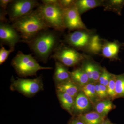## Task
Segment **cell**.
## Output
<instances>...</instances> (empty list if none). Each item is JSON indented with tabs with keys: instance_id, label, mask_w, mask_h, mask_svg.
I'll return each instance as SVG.
<instances>
[{
	"instance_id": "obj_1",
	"label": "cell",
	"mask_w": 124,
	"mask_h": 124,
	"mask_svg": "<svg viewBox=\"0 0 124 124\" xmlns=\"http://www.w3.org/2000/svg\"><path fill=\"white\" fill-rule=\"evenodd\" d=\"M60 32L47 29L38 33L26 43L36 57L45 63L60 45Z\"/></svg>"
},
{
	"instance_id": "obj_2",
	"label": "cell",
	"mask_w": 124,
	"mask_h": 124,
	"mask_svg": "<svg viewBox=\"0 0 124 124\" xmlns=\"http://www.w3.org/2000/svg\"><path fill=\"white\" fill-rule=\"evenodd\" d=\"M22 42L26 43L43 30L50 28L37 9L13 22Z\"/></svg>"
},
{
	"instance_id": "obj_3",
	"label": "cell",
	"mask_w": 124,
	"mask_h": 124,
	"mask_svg": "<svg viewBox=\"0 0 124 124\" xmlns=\"http://www.w3.org/2000/svg\"><path fill=\"white\" fill-rule=\"evenodd\" d=\"M36 9L50 28L60 32L66 29L64 22V10L59 2L54 5L40 4Z\"/></svg>"
},
{
	"instance_id": "obj_4",
	"label": "cell",
	"mask_w": 124,
	"mask_h": 124,
	"mask_svg": "<svg viewBox=\"0 0 124 124\" xmlns=\"http://www.w3.org/2000/svg\"><path fill=\"white\" fill-rule=\"evenodd\" d=\"M11 64L18 75L21 77L36 76L40 70L53 68L41 66L31 54H25L21 51H19L13 58Z\"/></svg>"
},
{
	"instance_id": "obj_5",
	"label": "cell",
	"mask_w": 124,
	"mask_h": 124,
	"mask_svg": "<svg viewBox=\"0 0 124 124\" xmlns=\"http://www.w3.org/2000/svg\"><path fill=\"white\" fill-rule=\"evenodd\" d=\"M85 54L62 43L54 51L51 57L67 67H72L81 63Z\"/></svg>"
},
{
	"instance_id": "obj_6",
	"label": "cell",
	"mask_w": 124,
	"mask_h": 124,
	"mask_svg": "<svg viewBox=\"0 0 124 124\" xmlns=\"http://www.w3.org/2000/svg\"><path fill=\"white\" fill-rule=\"evenodd\" d=\"M17 78L15 79L13 77L11 78L10 86L11 91H17L26 97H31L44 90L41 76L33 79Z\"/></svg>"
},
{
	"instance_id": "obj_7",
	"label": "cell",
	"mask_w": 124,
	"mask_h": 124,
	"mask_svg": "<svg viewBox=\"0 0 124 124\" xmlns=\"http://www.w3.org/2000/svg\"><path fill=\"white\" fill-rule=\"evenodd\" d=\"M95 34V29L77 30L65 36L64 42L77 50L86 53L91 40Z\"/></svg>"
},
{
	"instance_id": "obj_8",
	"label": "cell",
	"mask_w": 124,
	"mask_h": 124,
	"mask_svg": "<svg viewBox=\"0 0 124 124\" xmlns=\"http://www.w3.org/2000/svg\"><path fill=\"white\" fill-rule=\"evenodd\" d=\"M39 4L35 0H13L7 7L9 18L13 22L31 13Z\"/></svg>"
},
{
	"instance_id": "obj_9",
	"label": "cell",
	"mask_w": 124,
	"mask_h": 124,
	"mask_svg": "<svg viewBox=\"0 0 124 124\" xmlns=\"http://www.w3.org/2000/svg\"><path fill=\"white\" fill-rule=\"evenodd\" d=\"M80 15L75 4L64 10V22L66 29L70 31L87 29L82 22Z\"/></svg>"
},
{
	"instance_id": "obj_10",
	"label": "cell",
	"mask_w": 124,
	"mask_h": 124,
	"mask_svg": "<svg viewBox=\"0 0 124 124\" xmlns=\"http://www.w3.org/2000/svg\"><path fill=\"white\" fill-rule=\"evenodd\" d=\"M19 33L13 25L0 22V40L1 45H7L10 48L15 49L17 43L21 41Z\"/></svg>"
},
{
	"instance_id": "obj_11",
	"label": "cell",
	"mask_w": 124,
	"mask_h": 124,
	"mask_svg": "<svg viewBox=\"0 0 124 124\" xmlns=\"http://www.w3.org/2000/svg\"><path fill=\"white\" fill-rule=\"evenodd\" d=\"M93 104L82 91H80L75 99L72 116H76L91 111Z\"/></svg>"
},
{
	"instance_id": "obj_12",
	"label": "cell",
	"mask_w": 124,
	"mask_h": 124,
	"mask_svg": "<svg viewBox=\"0 0 124 124\" xmlns=\"http://www.w3.org/2000/svg\"><path fill=\"white\" fill-rule=\"evenodd\" d=\"M124 44L117 40L113 42L104 40L101 55L112 60H120L119 54L120 49Z\"/></svg>"
},
{
	"instance_id": "obj_13",
	"label": "cell",
	"mask_w": 124,
	"mask_h": 124,
	"mask_svg": "<svg viewBox=\"0 0 124 124\" xmlns=\"http://www.w3.org/2000/svg\"><path fill=\"white\" fill-rule=\"evenodd\" d=\"M104 0H75V4L80 14L96 7L103 6Z\"/></svg>"
},
{
	"instance_id": "obj_14",
	"label": "cell",
	"mask_w": 124,
	"mask_h": 124,
	"mask_svg": "<svg viewBox=\"0 0 124 124\" xmlns=\"http://www.w3.org/2000/svg\"><path fill=\"white\" fill-rule=\"evenodd\" d=\"M71 79L70 71L67 67L60 62L56 61L54 75V80L55 85Z\"/></svg>"
},
{
	"instance_id": "obj_15",
	"label": "cell",
	"mask_w": 124,
	"mask_h": 124,
	"mask_svg": "<svg viewBox=\"0 0 124 124\" xmlns=\"http://www.w3.org/2000/svg\"><path fill=\"white\" fill-rule=\"evenodd\" d=\"M56 92H61L67 93L75 98L80 89L77 85L70 79L65 82L55 85Z\"/></svg>"
},
{
	"instance_id": "obj_16",
	"label": "cell",
	"mask_w": 124,
	"mask_h": 124,
	"mask_svg": "<svg viewBox=\"0 0 124 124\" xmlns=\"http://www.w3.org/2000/svg\"><path fill=\"white\" fill-rule=\"evenodd\" d=\"M116 106L113 104L112 101L109 99L99 100L93 106V111L103 117H106L108 113Z\"/></svg>"
},
{
	"instance_id": "obj_17",
	"label": "cell",
	"mask_w": 124,
	"mask_h": 124,
	"mask_svg": "<svg viewBox=\"0 0 124 124\" xmlns=\"http://www.w3.org/2000/svg\"><path fill=\"white\" fill-rule=\"evenodd\" d=\"M70 74L71 79L80 89L90 82L88 76L81 67L70 71Z\"/></svg>"
},
{
	"instance_id": "obj_18",
	"label": "cell",
	"mask_w": 124,
	"mask_h": 124,
	"mask_svg": "<svg viewBox=\"0 0 124 124\" xmlns=\"http://www.w3.org/2000/svg\"><path fill=\"white\" fill-rule=\"evenodd\" d=\"M56 93L62 108L72 116V110L75 98L73 97L67 93L61 92Z\"/></svg>"
},
{
	"instance_id": "obj_19",
	"label": "cell",
	"mask_w": 124,
	"mask_h": 124,
	"mask_svg": "<svg viewBox=\"0 0 124 124\" xmlns=\"http://www.w3.org/2000/svg\"><path fill=\"white\" fill-rule=\"evenodd\" d=\"M77 116L85 124H101L106 117H103L94 111H92Z\"/></svg>"
},
{
	"instance_id": "obj_20",
	"label": "cell",
	"mask_w": 124,
	"mask_h": 124,
	"mask_svg": "<svg viewBox=\"0 0 124 124\" xmlns=\"http://www.w3.org/2000/svg\"><path fill=\"white\" fill-rule=\"evenodd\" d=\"M124 6V0H104V10L113 11L119 15H121Z\"/></svg>"
},
{
	"instance_id": "obj_21",
	"label": "cell",
	"mask_w": 124,
	"mask_h": 124,
	"mask_svg": "<svg viewBox=\"0 0 124 124\" xmlns=\"http://www.w3.org/2000/svg\"><path fill=\"white\" fill-rule=\"evenodd\" d=\"M104 40L95 34L91 40L86 53L92 54L101 55Z\"/></svg>"
},
{
	"instance_id": "obj_22",
	"label": "cell",
	"mask_w": 124,
	"mask_h": 124,
	"mask_svg": "<svg viewBox=\"0 0 124 124\" xmlns=\"http://www.w3.org/2000/svg\"><path fill=\"white\" fill-rule=\"evenodd\" d=\"M89 99L93 106L99 99L98 98L95 89V83L89 82L80 89Z\"/></svg>"
},
{
	"instance_id": "obj_23",
	"label": "cell",
	"mask_w": 124,
	"mask_h": 124,
	"mask_svg": "<svg viewBox=\"0 0 124 124\" xmlns=\"http://www.w3.org/2000/svg\"><path fill=\"white\" fill-rule=\"evenodd\" d=\"M116 99L124 98V73L116 75Z\"/></svg>"
},
{
	"instance_id": "obj_24",
	"label": "cell",
	"mask_w": 124,
	"mask_h": 124,
	"mask_svg": "<svg viewBox=\"0 0 124 124\" xmlns=\"http://www.w3.org/2000/svg\"><path fill=\"white\" fill-rule=\"evenodd\" d=\"M113 75L114 74L110 73L106 68L103 67L98 82L100 84L107 87Z\"/></svg>"
},
{
	"instance_id": "obj_25",
	"label": "cell",
	"mask_w": 124,
	"mask_h": 124,
	"mask_svg": "<svg viewBox=\"0 0 124 124\" xmlns=\"http://www.w3.org/2000/svg\"><path fill=\"white\" fill-rule=\"evenodd\" d=\"M115 75H116L114 74L113 77L107 86L108 98L112 101L116 99Z\"/></svg>"
},
{
	"instance_id": "obj_26",
	"label": "cell",
	"mask_w": 124,
	"mask_h": 124,
	"mask_svg": "<svg viewBox=\"0 0 124 124\" xmlns=\"http://www.w3.org/2000/svg\"><path fill=\"white\" fill-rule=\"evenodd\" d=\"M95 89L97 96L99 100L109 99L106 86L100 84L98 82H96L95 83Z\"/></svg>"
},
{
	"instance_id": "obj_27",
	"label": "cell",
	"mask_w": 124,
	"mask_h": 124,
	"mask_svg": "<svg viewBox=\"0 0 124 124\" xmlns=\"http://www.w3.org/2000/svg\"><path fill=\"white\" fill-rule=\"evenodd\" d=\"M14 48H10L6 50L2 46L0 49V64L1 65L7 60L9 55L14 50Z\"/></svg>"
},
{
	"instance_id": "obj_28",
	"label": "cell",
	"mask_w": 124,
	"mask_h": 124,
	"mask_svg": "<svg viewBox=\"0 0 124 124\" xmlns=\"http://www.w3.org/2000/svg\"><path fill=\"white\" fill-rule=\"evenodd\" d=\"M75 0H59V4L64 10L69 8L75 5Z\"/></svg>"
},
{
	"instance_id": "obj_29",
	"label": "cell",
	"mask_w": 124,
	"mask_h": 124,
	"mask_svg": "<svg viewBox=\"0 0 124 124\" xmlns=\"http://www.w3.org/2000/svg\"><path fill=\"white\" fill-rule=\"evenodd\" d=\"M13 0H0V5L1 9L4 10H7V7L10 3Z\"/></svg>"
},
{
	"instance_id": "obj_30",
	"label": "cell",
	"mask_w": 124,
	"mask_h": 124,
	"mask_svg": "<svg viewBox=\"0 0 124 124\" xmlns=\"http://www.w3.org/2000/svg\"><path fill=\"white\" fill-rule=\"evenodd\" d=\"M67 124H85L77 116H72L68 122Z\"/></svg>"
},
{
	"instance_id": "obj_31",
	"label": "cell",
	"mask_w": 124,
	"mask_h": 124,
	"mask_svg": "<svg viewBox=\"0 0 124 124\" xmlns=\"http://www.w3.org/2000/svg\"><path fill=\"white\" fill-rule=\"evenodd\" d=\"M42 4L45 5H54L59 4V0H43Z\"/></svg>"
},
{
	"instance_id": "obj_32",
	"label": "cell",
	"mask_w": 124,
	"mask_h": 124,
	"mask_svg": "<svg viewBox=\"0 0 124 124\" xmlns=\"http://www.w3.org/2000/svg\"><path fill=\"white\" fill-rule=\"evenodd\" d=\"M114 124V123H112V122H111L110 120L108 119V118H105V119L102 122V124Z\"/></svg>"
}]
</instances>
